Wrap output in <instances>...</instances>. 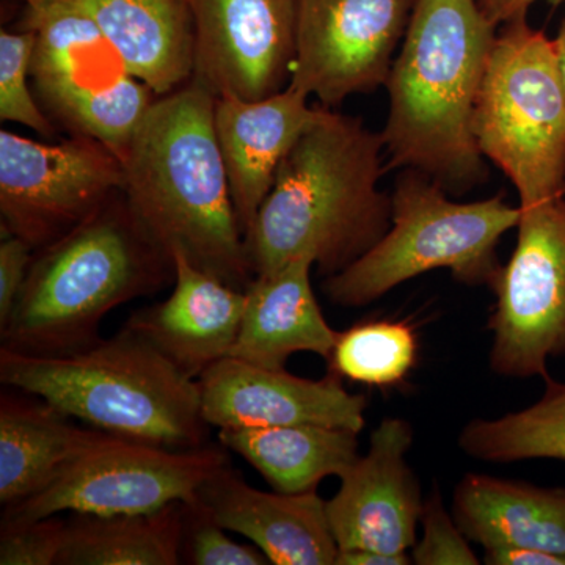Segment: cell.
Masks as SVG:
<instances>
[{
	"instance_id": "cell-25",
	"label": "cell",
	"mask_w": 565,
	"mask_h": 565,
	"mask_svg": "<svg viewBox=\"0 0 565 565\" xmlns=\"http://www.w3.org/2000/svg\"><path fill=\"white\" fill-rule=\"evenodd\" d=\"M459 448L487 463L553 459L565 462V384L545 379L537 403L494 419H473L460 430Z\"/></svg>"
},
{
	"instance_id": "cell-16",
	"label": "cell",
	"mask_w": 565,
	"mask_h": 565,
	"mask_svg": "<svg viewBox=\"0 0 565 565\" xmlns=\"http://www.w3.org/2000/svg\"><path fill=\"white\" fill-rule=\"evenodd\" d=\"M228 533L247 537L274 565H334L327 501L318 492H263L232 468L217 471L200 489L196 503Z\"/></svg>"
},
{
	"instance_id": "cell-12",
	"label": "cell",
	"mask_w": 565,
	"mask_h": 565,
	"mask_svg": "<svg viewBox=\"0 0 565 565\" xmlns=\"http://www.w3.org/2000/svg\"><path fill=\"white\" fill-rule=\"evenodd\" d=\"M418 0H299L289 85L326 107L385 87Z\"/></svg>"
},
{
	"instance_id": "cell-9",
	"label": "cell",
	"mask_w": 565,
	"mask_h": 565,
	"mask_svg": "<svg viewBox=\"0 0 565 565\" xmlns=\"http://www.w3.org/2000/svg\"><path fill=\"white\" fill-rule=\"evenodd\" d=\"M228 465L222 445L170 449L103 433L54 481L6 508L3 516L147 514L173 503L192 505L204 482Z\"/></svg>"
},
{
	"instance_id": "cell-18",
	"label": "cell",
	"mask_w": 565,
	"mask_h": 565,
	"mask_svg": "<svg viewBox=\"0 0 565 565\" xmlns=\"http://www.w3.org/2000/svg\"><path fill=\"white\" fill-rule=\"evenodd\" d=\"M174 281L169 299L137 311L128 329L147 338L178 367L200 375L232 353L239 334L247 294L173 253Z\"/></svg>"
},
{
	"instance_id": "cell-30",
	"label": "cell",
	"mask_w": 565,
	"mask_h": 565,
	"mask_svg": "<svg viewBox=\"0 0 565 565\" xmlns=\"http://www.w3.org/2000/svg\"><path fill=\"white\" fill-rule=\"evenodd\" d=\"M188 505L182 552L195 565H266V555L256 545L239 544L228 531L204 514L196 505Z\"/></svg>"
},
{
	"instance_id": "cell-15",
	"label": "cell",
	"mask_w": 565,
	"mask_h": 565,
	"mask_svg": "<svg viewBox=\"0 0 565 565\" xmlns=\"http://www.w3.org/2000/svg\"><path fill=\"white\" fill-rule=\"evenodd\" d=\"M204 422L218 429L321 424L360 434L366 397L329 371L319 381L226 356L199 377Z\"/></svg>"
},
{
	"instance_id": "cell-29",
	"label": "cell",
	"mask_w": 565,
	"mask_h": 565,
	"mask_svg": "<svg viewBox=\"0 0 565 565\" xmlns=\"http://www.w3.org/2000/svg\"><path fill=\"white\" fill-rule=\"evenodd\" d=\"M423 535L412 548V564L418 565H478L467 535L445 509L437 489L424 500L422 512Z\"/></svg>"
},
{
	"instance_id": "cell-21",
	"label": "cell",
	"mask_w": 565,
	"mask_h": 565,
	"mask_svg": "<svg viewBox=\"0 0 565 565\" xmlns=\"http://www.w3.org/2000/svg\"><path fill=\"white\" fill-rule=\"evenodd\" d=\"M35 394L0 397V503L9 508L39 493L103 430L82 429Z\"/></svg>"
},
{
	"instance_id": "cell-22",
	"label": "cell",
	"mask_w": 565,
	"mask_h": 565,
	"mask_svg": "<svg viewBox=\"0 0 565 565\" xmlns=\"http://www.w3.org/2000/svg\"><path fill=\"white\" fill-rule=\"evenodd\" d=\"M134 76L158 96L192 79L191 0H84Z\"/></svg>"
},
{
	"instance_id": "cell-31",
	"label": "cell",
	"mask_w": 565,
	"mask_h": 565,
	"mask_svg": "<svg viewBox=\"0 0 565 565\" xmlns=\"http://www.w3.org/2000/svg\"><path fill=\"white\" fill-rule=\"evenodd\" d=\"M35 255V248L14 234H2L0 241V327L9 321L14 303Z\"/></svg>"
},
{
	"instance_id": "cell-8",
	"label": "cell",
	"mask_w": 565,
	"mask_h": 565,
	"mask_svg": "<svg viewBox=\"0 0 565 565\" xmlns=\"http://www.w3.org/2000/svg\"><path fill=\"white\" fill-rule=\"evenodd\" d=\"M21 28L35 33L31 63L41 109L68 136L103 141L122 158L159 98L134 76L84 0H22Z\"/></svg>"
},
{
	"instance_id": "cell-33",
	"label": "cell",
	"mask_w": 565,
	"mask_h": 565,
	"mask_svg": "<svg viewBox=\"0 0 565 565\" xmlns=\"http://www.w3.org/2000/svg\"><path fill=\"white\" fill-rule=\"evenodd\" d=\"M478 2L486 17L494 24L501 25L516 14L527 13L535 2H545L556 9L565 0H478Z\"/></svg>"
},
{
	"instance_id": "cell-14",
	"label": "cell",
	"mask_w": 565,
	"mask_h": 565,
	"mask_svg": "<svg viewBox=\"0 0 565 565\" xmlns=\"http://www.w3.org/2000/svg\"><path fill=\"white\" fill-rule=\"evenodd\" d=\"M412 445V424L388 416L371 434L366 455L341 475L340 490L327 501L338 550L404 555L414 548L424 498L405 459Z\"/></svg>"
},
{
	"instance_id": "cell-19",
	"label": "cell",
	"mask_w": 565,
	"mask_h": 565,
	"mask_svg": "<svg viewBox=\"0 0 565 565\" xmlns=\"http://www.w3.org/2000/svg\"><path fill=\"white\" fill-rule=\"evenodd\" d=\"M310 258L294 259L248 286L243 326L230 356L286 370L289 356L311 352L329 360L337 330L327 322L311 285Z\"/></svg>"
},
{
	"instance_id": "cell-10",
	"label": "cell",
	"mask_w": 565,
	"mask_h": 565,
	"mask_svg": "<svg viewBox=\"0 0 565 565\" xmlns=\"http://www.w3.org/2000/svg\"><path fill=\"white\" fill-rule=\"evenodd\" d=\"M516 244L490 285V367L503 377H550L565 355V193L520 206Z\"/></svg>"
},
{
	"instance_id": "cell-7",
	"label": "cell",
	"mask_w": 565,
	"mask_h": 565,
	"mask_svg": "<svg viewBox=\"0 0 565 565\" xmlns=\"http://www.w3.org/2000/svg\"><path fill=\"white\" fill-rule=\"evenodd\" d=\"M475 137L520 206L565 193V87L553 41L516 14L498 28L475 110Z\"/></svg>"
},
{
	"instance_id": "cell-1",
	"label": "cell",
	"mask_w": 565,
	"mask_h": 565,
	"mask_svg": "<svg viewBox=\"0 0 565 565\" xmlns=\"http://www.w3.org/2000/svg\"><path fill=\"white\" fill-rule=\"evenodd\" d=\"M384 152L382 132L321 104L245 236L255 277L299 258L332 277L370 252L392 226Z\"/></svg>"
},
{
	"instance_id": "cell-17",
	"label": "cell",
	"mask_w": 565,
	"mask_h": 565,
	"mask_svg": "<svg viewBox=\"0 0 565 565\" xmlns=\"http://www.w3.org/2000/svg\"><path fill=\"white\" fill-rule=\"evenodd\" d=\"M308 98L291 85L256 102L215 98V137L244 239L273 191L282 159L318 117L319 106L311 107Z\"/></svg>"
},
{
	"instance_id": "cell-23",
	"label": "cell",
	"mask_w": 565,
	"mask_h": 565,
	"mask_svg": "<svg viewBox=\"0 0 565 565\" xmlns=\"http://www.w3.org/2000/svg\"><path fill=\"white\" fill-rule=\"evenodd\" d=\"M218 444L236 452L275 492H313L359 459V434L321 424L221 429Z\"/></svg>"
},
{
	"instance_id": "cell-27",
	"label": "cell",
	"mask_w": 565,
	"mask_h": 565,
	"mask_svg": "<svg viewBox=\"0 0 565 565\" xmlns=\"http://www.w3.org/2000/svg\"><path fill=\"white\" fill-rule=\"evenodd\" d=\"M35 33L21 28L20 32H0V120L18 122L44 139L57 137L58 129L47 118L29 87Z\"/></svg>"
},
{
	"instance_id": "cell-6",
	"label": "cell",
	"mask_w": 565,
	"mask_h": 565,
	"mask_svg": "<svg viewBox=\"0 0 565 565\" xmlns=\"http://www.w3.org/2000/svg\"><path fill=\"white\" fill-rule=\"evenodd\" d=\"M520 206L503 193L456 202L433 178L401 170L392 192V226L385 236L341 273L327 277L323 294L343 308L382 299L403 282L445 269L467 286L492 285L503 264L498 245L520 222Z\"/></svg>"
},
{
	"instance_id": "cell-20",
	"label": "cell",
	"mask_w": 565,
	"mask_h": 565,
	"mask_svg": "<svg viewBox=\"0 0 565 565\" xmlns=\"http://www.w3.org/2000/svg\"><path fill=\"white\" fill-rule=\"evenodd\" d=\"M451 512L484 550L526 546L565 557V489L470 473L456 487Z\"/></svg>"
},
{
	"instance_id": "cell-4",
	"label": "cell",
	"mask_w": 565,
	"mask_h": 565,
	"mask_svg": "<svg viewBox=\"0 0 565 565\" xmlns=\"http://www.w3.org/2000/svg\"><path fill=\"white\" fill-rule=\"evenodd\" d=\"M174 281L172 256L137 221L125 191L35 250L0 348L58 356L90 348L104 316Z\"/></svg>"
},
{
	"instance_id": "cell-35",
	"label": "cell",
	"mask_w": 565,
	"mask_h": 565,
	"mask_svg": "<svg viewBox=\"0 0 565 565\" xmlns=\"http://www.w3.org/2000/svg\"><path fill=\"white\" fill-rule=\"evenodd\" d=\"M553 41V50H555L557 66H559L561 77H563L565 87V17L561 22L559 31Z\"/></svg>"
},
{
	"instance_id": "cell-26",
	"label": "cell",
	"mask_w": 565,
	"mask_h": 565,
	"mask_svg": "<svg viewBox=\"0 0 565 565\" xmlns=\"http://www.w3.org/2000/svg\"><path fill=\"white\" fill-rule=\"evenodd\" d=\"M418 333L407 319H371L338 332L329 370L371 388L404 384L418 363Z\"/></svg>"
},
{
	"instance_id": "cell-32",
	"label": "cell",
	"mask_w": 565,
	"mask_h": 565,
	"mask_svg": "<svg viewBox=\"0 0 565 565\" xmlns=\"http://www.w3.org/2000/svg\"><path fill=\"white\" fill-rule=\"evenodd\" d=\"M487 565H565V557L526 548V546H494L486 548Z\"/></svg>"
},
{
	"instance_id": "cell-24",
	"label": "cell",
	"mask_w": 565,
	"mask_h": 565,
	"mask_svg": "<svg viewBox=\"0 0 565 565\" xmlns=\"http://www.w3.org/2000/svg\"><path fill=\"white\" fill-rule=\"evenodd\" d=\"M185 514L184 503L147 514H76L68 520L58 565L180 564Z\"/></svg>"
},
{
	"instance_id": "cell-3",
	"label": "cell",
	"mask_w": 565,
	"mask_h": 565,
	"mask_svg": "<svg viewBox=\"0 0 565 565\" xmlns=\"http://www.w3.org/2000/svg\"><path fill=\"white\" fill-rule=\"evenodd\" d=\"M498 28L478 0H418L385 87L390 169H414L463 195L489 178L475 110Z\"/></svg>"
},
{
	"instance_id": "cell-28",
	"label": "cell",
	"mask_w": 565,
	"mask_h": 565,
	"mask_svg": "<svg viewBox=\"0 0 565 565\" xmlns=\"http://www.w3.org/2000/svg\"><path fill=\"white\" fill-rule=\"evenodd\" d=\"M3 516L0 530V564L55 565L65 546L68 522L55 519Z\"/></svg>"
},
{
	"instance_id": "cell-11",
	"label": "cell",
	"mask_w": 565,
	"mask_h": 565,
	"mask_svg": "<svg viewBox=\"0 0 565 565\" xmlns=\"http://www.w3.org/2000/svg\"><path fill=\"white\" fill-rule=\"evenodd\" d=\"M121 159L87 136L39 141L0 132V226L35 250L54 243L125 191Z\"/></svg>"
},
{
	"instance_id": "cell-5",
	"label": "cell",
	"mask_w": 565,
	"mask_h": 565,
	"mask_svg": "<svg viewBox=\"0 0 565 565\" xmlns=\"http://www.w3.org/2000/svg\"><path fill=\"white\" fill-rule=\"evenodd\" d=\"M0 382L115 437L170 449L207 445L199 381L126 326L66 355L0 348Z\"/></svg>"
},
{
	"instance_id": "cell-13",
	"label": "cell",
	"mask_w": 565,
	"mask_h": 565,
	"mask_svg": "<svg viewBox=\"0 0 565 565\" xmlns=\"http://www.w3.org/2000/svg\"><path fill=\"white\" fill-rule=\"evenodd\" d=\"M192 79L256 102L285 90L296 61L299 0H191Z\"/></svg>"
},
{
	"instance_id": "cell-2",
	"label": "cell",
	"mask_w": 565,
	"mask_h": 565,
	"mask_svg": "<svg viewBox=\"0 0 565 565\" xmlns=\"http://www.w3.org/2000/svg\"><path fill=\"white\" fill-rule=\"evenodd\" d=\"M215 96L189 81L159 96L122 154L125 195L159 247L233 288L255 278L214 129Z\"/></svg>"
},
{
	"instance_id": "cell-34",
	"label": "cell",
	"mask_w": 565,
	"mask_h": 565,
	"mask_svg": "<svg viewBox=\"0 0 565 565\" xmlns=\"http://www.w3.org/2000/svg\"><path fill=\"white\" fill-rule=\"evenodd\" d=\"M412 557L404 555H390V553L374 552V550H338L334 565H408Z\"/></svg>"
}]
</instances>
